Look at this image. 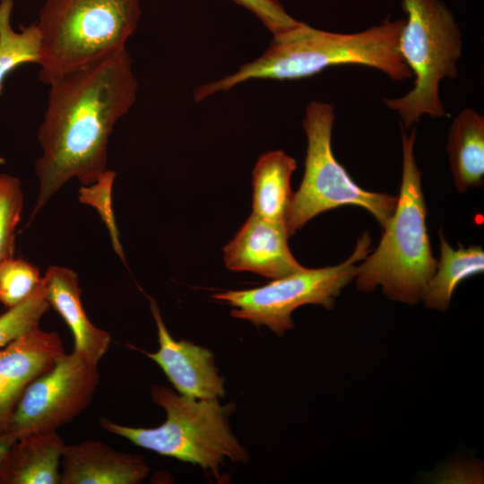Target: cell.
<instances>
[{
  "label": "cell",
  "mask_w": 484,
  "mask_h": 484,
  "mask_svg": "<svg viewBox=\"0 0 484 484\" xmlns=\"http://www.w3.org/2000/svg\"><path fill=\"white\" fill-rule=\"evenodd\" d=\"M65 354L59 335L39 326L0 349V432L7 431L27 386Z\"/></svg>",
  "instance_id": "11"
},
{
  "label": "cell",
  "mask_w": 484,
  "mask_h": 484,
  "mask_svg": "<svg viewBox=\"0 0 484 484\" xmlns=\"http://www.w3.org/2000/svg\"><path fill=\"white\" fill-rule=\"evenodd\" d=\"M99 383L98 364L73 350L65 353L27 386L7 431L16 439L30 433L56 431L91 404Z\"/></svg>",
  "instance_id": "9"
},
{
  "label": "cell",
  "mask_w": 484,
  "mask_h": 484,
  "mask_svg": "<svg viewBox=\"0 0 484 484\" xmlns=\"http://www.w3.org/2000/svg\"><path fill=\"white\" fill-rule=\"evenodd\" d=\"M35 163L39 193L30 220L73 177L93 184L107 170L116 123L136 100L138 82L126 49L72 69L49 84Z\"/></svg>",
  "instance_id": "1"
},
{
  "label": "cell",
  "mask_w": 484,
  "mask_h": 484,
  "mask_svg": "<svg viewBox=\"0 0 484 484\" xmlns=\"http://www.w3.org/2000/svg\"><path fill=\"white\" fill-rule=\"evenodd\" d=\"M405 20L385 19L378 25L355 33L322 30L300 22L296 27L272 35L264 52L235 73L202 84L195 101L231 90L251 80H298L335 65H359L381 71L393 81L412 78L400 50L399 39Z\"/></svg>",
  "instance_id": "2"
},
{
  "label": "cell",
  "mask_w": 484,
  "mask_h": 484,
  "mask_svg": "<svg viewBox=\"0 0 484 484\" xmlns=\"http://www.w3.org/2000/svg\"><path fill=\"white\" fill-rule=\"evenodd\" d=\"M334 120L332 104L313 100L306 108L303 120L307 140L305 172L286 212L289 237L318 214L344 205L367 210L383 229L396 207L397 196L361 188L337 161L332 150Z\"/></svg>",
  "instance_id": "7"
},
{
  "label": "cell",
  "mask_w": 484,
  "mask_h": 484,
  "mask_svg": "<svg viewBox=\"0 0 484 484\" xmlns=\"http://www.w3.org/2000/svg\"><path fill=\"white\" fill-rule=\"evenodd\" d=\"M401 5L407 19L399 50L415 80L407 94L384 101L409 128L422 116H449L440 99V82L457 77L462 43L452 12L439 0H401Z\"/></svg>",
  "instance_id": "6"
},
{
  "label": "cell",
  "mask_w": 484,
  "mask_h": 484,
  "mask_svg": "<svg viewBox=\"0 0 484 484\" xmlns=\"http://www.w3.org/2000/svg\"><path fill=\"white\" fill-rule=\"evenodd\" d=\"M285 221L252 213L223 248L224 261L233 272H252L272 280L303 271L288 246Z\"/></svg>",
  "instance_id": "12"
},
{
  "label": "cell",
  "mask_w": 484,
  "mask_h": 484,
  "mask_svg": "<svg viewBox=\"0 0 484 484\" xmlns=\"http://www.w3.org/2000/svg\"><path fill=\"white\" fill-rule=\"evenodd\" d=\"M416 130L402 132V175L394 212L377 247L358 265L356 285L370 292L379 285L390 299L415 304L422 299L437 261L427 231V206L414 145Z\"/></svg>",
  "instance_id": "3"
},
{
  "label": "cell",
  "mask_w": 484,
  "mask_h": 484,
  "mask_svg": "<svg viewBox=\"0 0 484 484\" xmlns=\"http://www.w3.org/2000/svg\"><path fill=\"white\" fill-rule=\"evenodd\" d=\"M149 299L160 348L155 352L142 351L160 366L178 393L194 399L224 397V380L218 374L212 350L186 340L176 341L155 300Z\"/></svg>",
  "instance_id": "10"
},
{
  "label": "cell",
  "mask_w": 484,
  "mask_h": 484,
  "mask_svg": "<svg viewBox=\"0 0 484 484\" xmlns=\"http://www.w3.org/2000/svg\"><path fill=\"white\" fill-rule=\"evenodd\" d=\"M296 168V160L281 150L265 152L257 160L252 171L254 213L285 221L292 196L290 178Z\"/></svg>",
  "instance_id": "17"
},
{
  "label": "cell",
  "mask_w": 484,
  "mask_h": 484,
  "mask_svg": "<svg viewBox=\"0 0 484 484\" xmlns=\"http://www.w3.org/2000/svg\"><path fill=\"white\" fill-rule=\"evenodd\" d=\"M16 438L12 436L8 431L0 432V465L10 446L13 444Z\"/></svg>",
  "instance_id": "25"
},
{
  "label": "cell",
  "mask_w": 484,
  "mask_h": 484,
  "mask_svg": "<svg viewBox=\"0 0 484 484\" xmlns=\"http://www.w3.org/2000/svg\"><path fill=\"white\" fill-rule=\"evenodd\" d=\"M440 260L422 297L427 307L445 311L448 308L454 291L459 283L470 276L483 272L484 251L480 246L453 248L442 230Z\"/></svg>",
  "instance_id": "18"
},
{
  "label": "cell",
  "mask_w": 484,
  "mask_h": 484,
  "mask_svg": "<svg viewBox=\"0 0 484 484\" xmlns=\"http://www.w3.org/2000/svg\"><path fill=\"white\" fill-rule=\"evenodd\" d=\"M370 244L369 234L365 232L352 255L338 265L305 268L258 288L219 292L212 298L233 307V317L265 325L282 336L294 327L291 315L299 307L314 304L327 309L333 307L341 290L356 278V264L369 254Z\"/></svg>",
  "instance_id": "8"
},
{
  "label": "cell",
  "mask_w": 484,
  "mask_h": 484,
  "mask_svg": "<svg viewBox=\"0 0 484 484\" xmlns=\"http://www.w3.org/2000/svg\"><path fill=\"white\" fill-rule=\"evenodd\" d=\"M42 287L49 306L61 315L73 333V351L98 364L110 345L111 336L87 317L81 301L77 273L64 266H49L42 277Z\"/></svg>",
  "instance_id": "14"
},
{
  "label": "cell",
  "mask_w": 484,
  "mask_h": 484,
  "mask_svg": "<svg viewBox=\"0 0 484 484\" xmlns=\"http://www.w3.org/2000/svg\"><path fill=\"white\" fill-rule=\"evenodd\" d=\"M13 0H0V95L5 77L22 65L39 63V36L36 22L21 25L15 31L11 25ZM0 163L4 160L0 158Z\"/></svg>",
  "instance_id": "19"
},
{
  "label": "cell",
  "mask_w": 484,
  "mask_h": 484,
  "mask_svg": "<svg viewBox=\"0 0 484 484\" xmlns=\"http://www.w3.org/2000/svg\"><path fill=\"white\" fill-rule=\"evenodd\" d=\"M4 178H5V174L0 175V190L2 188V186H3L4 182Z\"/></svg>",
  "instance_id": "26"
},
{
  "label": "cell",
  "mask_w": 484,
  "mask_h": 484,
  "mask_svg": "<svg viewBox=\"0 0 484 484\" xmlns=\"http://www.w3.org/2000/svg\"><path fill=\"white\" fill-rule=\"evenodd\" d=\"M252 12L272 35L285 32L300 22L290 15L277 0H233Z\"/></svg>",
  "instance_id": "24"
},
{
  "label": "cell",
  "mask_w": 484,
  "mask_h": 484,
  "mask_svg": "<svg viewBox=\"0 0 484 484\" xmlns=\"http://www.w3.org/2000/svg\"><path fill=\"white\" fill-rule=\"evenodd\" d=\"M22 205L23 194L20 181L5 175L0 190V265L13 256L15 230Z\"/></svg>",
  "instance_id": "23"
},
{
  "label": "cell",
  "mask_w": 484,
  "mask_h": 484,
  "mask_svg": "<svg viewBox=\"0 0 484 484\" xmlns=\"http://www.w3.org/2000/svg\"><path fill=\"white\" fill-rule=\"evenodd\" d=\"M450 169L461 193L482 186L484 177V117L466 108L453 120L447 139Z\"/></svg>",
  "instance_id": "16"
},
{
  "label": "cell",
  "mask_w": 484,
  "mask_h": 484,
  "mask_svg": "<svg viewBox=\"0 0 484 484\" xmlns=\"http://www.w3.org/2000/svg\"><path fill=\"white\" fill-rule=\"evenodd\" d=\"M140 0H45L36 22L39 78L61 74L126 49L141 17Z\"/></svg>",
  "instance_id": "4"
},
{
  "label": "cell",
  "mask_w": 484,
  "mask_h": 484,
  "mask_svg": "<svg viewBox=\"0 0 484 484\" xmlns=\"http://www.w3.org/2000/svg\"><path fill=\"white\" fill-rule=\"evenodd\" d=\"M59 484H137L150 472L144 458L99 440L65 445Z\"/></svg>",
  "instance_id": "13"
},
{
  "label": "cell",
  "mask_w": 484,
  "mask_h": 484,
  "mask_svg": "<svg viewBox=\"0 0 484 484\" xmlns=\"http://www.w3.org/2000/svg\"><path fill=\"white\" fill-rule=\"evenodd\" d=\"M39 269L25 260L13 257L0 265V304L7 309L31 297L40 287Z\"/></svg>",
  "instance_id": "20"
},
{
  "label": "cell",
  "mask_w": 484,
  "mask_h": 484,
  "mask_svg": "<svg viewBox=\"0 0 484 484\" xmlns=\"http://www.w3.org/2000/svg\"><path fill=\"white\" fill-rule=\"evenodd\" d=\"M151 396L166 411L160 426L133 428L105 418L99 425L137 446L199 465L216 476L225 459L244 462L248 458L229 426L232 402L221 405L218 399H194L163 385L152 386Z\"/></svg>",
  "instance_id": "5"
},
{
  "label": "cell",
  "mask_w": 484,
  "mask_h": 484,
  "mask_svg": "<svg viewBox=\"0 0 484 484\" xmlns=\"http://www.w3.org/2000/svg\"><path fill=\"white\" fill-rule=\"evenodd\" d=\"M115 177L116 172L107 169L93 184L82 185L79 189V201L93 207L98 212L108 230L114 251L125 263V255L112 204V188Z\"/></svg>",
  "instance_id": "22"
},
{
  "label": "cell",
  "mask_w": 484,
  "mask_h": 484,
  "mask_svg": "<svg viewBox=\"0 0 484 484\" xmlns=\"http://www.w3.org/2000/svg\"><path fill=\"white\" fill-rule=\"evenodd\" d=\"M65 445L56 430L17 438L0 465V484H59Z\"/></svg>",
  "instance_id": "15"
},
{
  "label": "cell",
  "mask_w": 484,
  "mask_h": 484,
  "mask_svg": "<svg viewBox=\"0 0 484 484\" xmlns=\"http://www.w3.org/2000/svg\"><path fill=\"white\" fill-rule=\"evenodd\" d=\"M42 282L37 291L20 305L0 315V349L30 330L39 326V321L49 308Z\"/></svg>",
  "instance_id": "21"
}]
</instances>
